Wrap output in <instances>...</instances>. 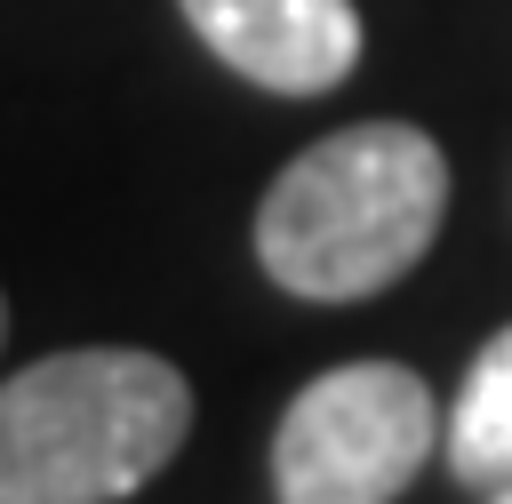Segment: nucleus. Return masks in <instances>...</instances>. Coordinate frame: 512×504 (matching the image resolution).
I'll use <instances>...</instances> for the list:
<instances>
[{
    "label": "nucleus",
    "instance_id": "nucleus-4",
    "mask_svg": "<svg viewBox=\"0 0 512 504\" xmlns=\"http://www.w3.org/2000/svg\"><path fill=\"white\" fill-rule=\"evenodd\" d=\"M216 64L272 96H320L360 64L352 0H176Z\"/></svg>",
    "mask_w": 512,
    "mask_h": 504
},
{
    "label": "nucleus",
    "instance_id": "nucleus-5",
    "mask_svg": "<svg viewBox=\"0 0 512 504\" xmlns=\"http://www.w3.org/2000/svg\"><path fill=\"white\" fill-rule=\"evenodd\" d=\"M440 440H448L456 480H488V488L512 480V328H496L480 344V360H472Z\"/></svg>",
    "mask_w": 512,
    "mask_h": 504
},
{
    "label": "nucleus",
    "instance_id": "nucleus-3",
    "mask_svg": "<svg viewBox=\"0 0 512 504\" xmlns=\"http://www.w3.org/2000/svg\"><path fill=\"white\" fill-rule=\"evenodd\" d=\"M440 440L432 384L400 360H344L312 376L272 432L280 504H392Z\"/></svg>",
    "mask_w": 512,
    "mask_h": 504
},
{
    "label": "nucleus",
    "instance_id": "nucleus-1",
    "mask_svg": "<svg viewBox=\"0 0 512 504\" xmlns=\"http://www.w3.org/2000/svg\"><path fill=\"white\" fill-rule=\"evenodd\" d=\"M448 216V152L408 120L304 144L256 200V264L304 304H360L416 272Z\"/></svg>",
    "mask_w": 512,
    "mask_h": 504
},
{
    "label": "nucleus",
    "instance_id": "nucleus-2",
    "mask_svg": "<svg viewBox=\"0 0 512 504\" xmlns=\"http://www.w3.org/2000/svg\"><path fill=\"white\" fill-rule=\"evenodd\" d=\"M192 432V384L136 344H80L0 384V504H120Z\"/></svg>",
    "mask_w": 512,
    "mask_h": 504
},
{
    "label": "nucleus",
    "instance_id": "nucleus-7",
    "mask_svg": "<svg viewBox=\"0 0 512 504\" xmlns=\"http://www.w3.org/2000/svg\"><path fill=\"white\" fill-rule=\"evenodd\" d=\"M0 336H8V304H0Z\"/></svg>",
    "mask_w": 512,
    "mask_h": 504
},
{
    "label": "nucleus",
    "instance_id": "nucleus-6",
    "mask_svg": "<svg viewBox=\"0 0 512 504\" xmlns=\"http://www.w3.org/2000/svg\"><path fill=\"white\" fill-rule=\"evenodd\" d=\"M488 504H512V480H496V496H488Z\"/></svg>",
    "mask_w": 512,
    "mask_h": 504
}]
</instances>
